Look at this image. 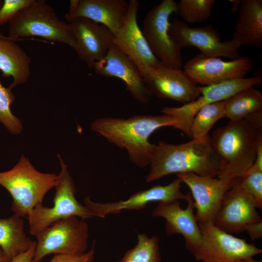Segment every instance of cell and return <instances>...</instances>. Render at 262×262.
<instances>
[{
	"instance_id": "9",
	"label": "cell",
	"mask_w": 262,
	"mask_h": 262,
	"mask_svg": "<svg viewBox=\"0 0 262 262\" xmlns=\"http://www.w3.org/2000/svg\"><path fill=\"white\" fill-rule=\"evenodd\" d=\"M177 13V2L163 0L146 14L141 31L153 54L163 64L175 69L183 66L181 49L168 33L169 18Z\"/></svg>"
},
{
	"instance_id": "13",
	"label": "cell",
	"mask_w": 262,
	"mask_h": 262,
	"mask_svg": "<svg viewBox=\"0 0 262 262\" xmlns=\"http://www.w3.org/2000/svg\"><path fill=\"white\" fill-rule=\"evenodd\" d=\"M190 188L198 224L214 223L223 198L235 179L203 177L191 173L177 174Z\"/></svg>"
},
{
	"instance_id": "1",
	"label": "cell",
	"mask_w": 262,
	"mask_h": 262,
	"mask_svg": "<svg viewBox=\"0 0 262 262\" xmlns=\"http://www.w3.org/2000/svg\"><path fill=\"white\" fill-rule=\"evenodd\" d=\"M262 110L244 119L229 121L211 136V146L220 162L218 178L243 177L253 164L262 141Z\"/></svg>"
},
{
	"instance_id": "32",
	"label": "cell",
	"mask_w": 262,
	"mask_h": 262,
	"mask_svg": "<svg viewBox=\"0 0 262 262\" xmlns=\"http://www.w3.org/2000/svg\"><path fill=\"white\" fill-rule=\"evenodd\" d=\"M95 241L88 251L80 254L55 255L49 262H93L95 255Z\"/></svg>"
},
{
	"instance_id": "4",
	"label": "cell",
	"mask_w": 262,
	"mask_h": 262,
	"mask_svg": "<svg viewBox=\"0 0 262 262\" xmlns=\"http://www.w3.org/2000/svg\"><path fill=\"white\" fill-rule=\"evenodd\" d=\"M58 175L37 170L29 159L22 154L11 169L0 172V185L11 194V210L21 217L42 204L46 194L55 187Z\"/></svg>"
},
{
	"instance_id": "6",
	"label": "cell",
	"mask_w": 262,
	"mask_h": 262,
	"mask_svg": "<svg viewBox=\"0 0 262 262\" xmlns=\"http://www.w3.org/2000/svg\"><path fill=\"white\" fill-rule=\"evenodd\" d=\"M57 156L61 170L54 187L53 206L48 207L42 204L38 205L27 217L30 233L35 237L45 228L63 219L71 216L80 217L82 219L92 217L85 205L76 199L77 189L69 175L67 166L60 155Z\"/></svg>"
},
{
	"instance_id": "37",
	"label": "cell",
	"mask_w": 262,
	"mask_h": 262,
	"mask_svg": "<svg viewBox=\"0 0 262 262\" xmlns=\"http://www.w3.org/2000/svg\"><path fill=\"white\" fill-rule=\"evenodd\" d=\"M1 3V0H0V8ZM7 37L8 36H4L3 34H2V33H1L0 32V38H7Z\"/></svg>"
},
{
	"instance_id": "11",
	"label": "cell",
	"mask_w": 262,
	"mask_h": 262,
	"mask_svg": "<svg viewBox=\"0 0 262 262\" xmlns=\"http://www.w3.org/2000/svg\"><path fill=\"white\" fill-rule=\"evenodd\" d=\"M260 77L239 78L219 83L199 87L200 95L196 100L179 107H165L161 112L176 118V129L191 138L190 127L197 112L203 106L224 101L246 88L262 83Z\"/></svg>"
},
{
	"instance_id": "10",
	"label": "cell",
	"mask_w": 262,
	"mask_h": 262,
	"mask_svg": "<svg viewBox=\"0 0 262 262\" xmlns=\"http://www.w3.org/2000/svg\"><path fill=\"white\" fill-rule=\"evenodd\" d=\"M168 33L181 49L193 46L209 57H224L231 60L239 58L242 46L233 40L222 41L219 33L212 26L190 27L185 22L174 18L170 22Z\"/></svg>"
},
{
	"instance_id": "25",
	"label": "cell",
	"mask_w": 262,
	"mask_h": 262,
	"mask_svg": "<svg viewBox=\"0 0 262 262\" xmlns=\"http://www.w3.org/2000/svg\"><path fill=\"white\" fill-rule=\"evenodd\" d=\"M226 117L229 121L244 119L262 110V93L253 86L246 88L225 100Z\"/></svg>"
},
{
	"instance_id": "23",
	"label": "cell",
	"mask_w": 262,
	"mask_h": 262,
	"mask_svg": "<svg viewBox=\"0 0 262 262\" xmlns=\"http://www.w3.org/2000/svg\"><path fill=\"white\" fill-rule=\"evenodd\" d=\"M31 59L15 41L0 38V70L5 78L11 77V89L26 82L29 78Z\"/></svg>"
},
{
	"instance_id": "34",
	"label": "cell",
	"mask_w": 262,
	"mask_h": 262,
	"mask_svg": "<svg viewBox=\"0 0 262 262\" xmlns=\"http://www.w3.org/2000/svg\"><path fill=\"white\" fill-rule=\"evenodd\" d=\"M35 246L36 241L29 249L16 256L10 262H34Z\"/></svg>"
},
{
	"instance_id": "22",
	"label": "cell",
	"mask_w": 262,
	"mask_h": 262,
	"mask_svg": "<svg viewBox=\"0 0 262 262\" xmlns=\"http://www.w3.org/2000/svg\"><path fill=\"white\" fill-rule=\"evenodd\" d=\"M232 39L241 46H262V0L241 1L239 16Z\"/></svg>"
},
{
	"instance_id": "3",
	"label": "cell",
	"mask_w": 262,
	"mask_h": 262,
	"mask_svg": "<svg viewBox=\"0 0 262 262\" xmlns=\"http://www.w3.org/2000/svg\"><path fill=\"white\" fill-rule=\"evenodd\" d=\"M146 176L147 182L173 173H191L203 177H217L220 162L213 150L211 136L178 145L160 141L155 145Z\"/></svg>"
},
{
	"instance_id": "15",
	"label": "cell",
	"mask_w": 262,
	"mask_h": 262,
	"mask_svg": "<svg viewBox=\"0 0 262 262\" xmlns=\"http://www.w3.org/2000/svg\"><path fill=\"white\" fill-rule=\"evenodd\" d=\"M181 183L177 178L167 185H157L138 191L125 200L108 203L95 202L88 196L84 198V202L92 217L104 218L109 214L120 213L123 210H141L152 202L187 200L190 192L187 194L182 193L180 191Z\"/></svg>"
},
{
	"instance_id": "19",
	"label": "cell",
	"mask_w": 262,
	"mask_h": 262,
	"mask_svg": "<svg viewBox=\"0 0 262 262\" xmlns=\"http://www.w3.org/2000/svg\"><path fill=\"white\" fill-rule=\"evenodd\" d=\"M95 73L105 77L122 80L132 97L142 103H147L152 94L147 87L136 65L114 44L106 55L95 63Z\"/></svg>"
},
{
	"instance_id": "16",
	"label": "cell",
	"mask_w": 262,
	"mask_h": 262,
	"mask_svg": "<svg viewBox=\"0 0 262 262\" xmlns=\"http://www.w3.org/2000/svg\"><path fill=\"white\" fill-rule=\"evenodd\" d=\"M253 197L237 183L225 194L214 224L229 234H239L249 225L262 221Z\"/></svg>"
},
{
	"instance_id": "35",
	"label": "cell",
	"mask_w": 262,
	"mask_h": 262,
	"mask_svg": "<svg viewBox=\"0 0 262 262\" xmlns=\"http://www.w3.org/2000/svg\"><path fill=\"white\" fill-rule=\"evenodd\" d=\"M0 262H10L3 250L0 246Z\"/></svg>"
},
{
	"instance_id": "21",
	"label": "cell",
	"mask_w": 262,
	"mask_h": 262,
	"mask_svg": "<svg viewBox=\"0 0 262 262\" xmlns=\"http://www.w3.org/2000/svg\"><path fill=\"white\" fill-rule=\"evenodd\" d=\"M129 2L125 0H71L65 18L69 22L84 17L100 23L115 34L127 18Z\"/></svg>"
},
{
	"instance_id": "31",
	"label": "cell",
	"mask_w": 262,
	"mask_h": 262,
	"mask_svg": "<svg viewBox=\"0 0 262 262\" xmlns=\"http://www.w3.org/2000/svg\"><path fill=\"white\" fill-rule=\"evenodd\" d=\"M34 0H4L0 8V25L9 22L20 11Z\"/></svg>"
},
{
	"instance_id": "33",
	"label": "cell",
	"mask_w": 262,
	"mask_h": 262,
	"mask_svg": "<svg viewBox=\"0 0 262 262\" xmlns=\"http://www.w3.org/2000/svg\"><path fill=\"white\" fill-rule=\"evenodd\" d=\"M245 231L247 232L253 241L261 238L262 236V221L249 225L246 227Z\"/></svg>"
},
{
	"instance_id": "30",
	"label": "cell",
	"mask_w": 262,
	"mask_h": 262,
	"mask_svg": "<svg viewBox=\"0 0 262 262\" xmlns=\"http://www.w3.org/2000/svg\"><path fill=\"white\" fill-rule=\"evenodd\" d=\"M237 184L254 198L257 208L262 209V171L246 174L236 178Z\"/></svg>"
},
{
	"instance_id": "36",
	"label": "cell",
	"mask_w": 262,
	"mask_h": 262,
	"mask_svg": "<svg viewBox=\"0 0 262 262\" xmlns=\"http://www.w3.org/2000/svg\"><path fill=\"white\" fill-rule=\"evenodd\" d=\"M236 262H262V261H256V260H255L253 259H250V260H240V261H237Z\"/></svg>"
},
{
	"instance_id": "17",
	"label": "cell",
	"mask_w": 262,
	"mask_h": 262,
	"mask_svg": "<svg viewBox=\"0 0 262 262\" xmlns=\"http://www.w3.org/2000/svg\"><path fill=\"white\" fill-rule=\"evenodd\" d=\"M129 2L127 18L122 27L114 34L113 44L131 59L142 75L146 68L157 66L162 63L150 50L138 25L137 14L139 1L130 0Z\"/></svg>"
},
{
	"instance_id": "7",
	"label": "cell",
	"mask_w": 262,
	"mask_h": 262,
	"mask_svg": "<svg viewBox=\"0 0 262 262\" xmlns=\"http://www.w3.org/2000/svg\"><path fill=\"white\" fill-rule=\"evenodd\" d=\"M77 216L60 220L41 231L36 237L34 262L50 254L75 255L86 252L88 224Z\"/></svg>"
},
{
	"instance_id": "18",
	"label": "cell",
	"mask_w": 262,
	"mask_h": 262,
	"mask_svg": "<svg viewBox=\"0 0 262 262\" xmlns=\"http://www.w3.org/2000/svg\"><path fill=\"white\" fill-rule=\"evenodd\" d=\"M69 24L78 47L76 53L93 68L113 46L114 33L105 25L86 18H76Z\"/></svg>"
},
{
	"instance_id": "26",
	"label": "cell",
	"mask_w": 262,
	"mask_h": 262,
	"mask_svg": "<svg viewBox=\"0 0 262 262\" xmlns=\"http://www.w3.org/2000/svg\"><path fill=\"white\" fill-rule=\"evenodd\" d=\"M225 100L202 107L195 115L190 127L192 139H202L209 134L213 125L219 119L226 117Z\"/></svg>"
},
{
	"instance_id": "20",
	"label": "cell",
	"mask_w": 262,
	"mask_h": 262,
	"mask_svg": "<svg viewBox=\"0 0 262 262\" xmlns=\"http://www.w3.org/2000/svg\"><path fill=\"white\" fill-rule=\"evenodd\" d=\"M187 201L185 209L181 208L179 200L159 202L152 211V216L165 219V231L168 235H182L186 248L192 253L200 242L201 232L191 193Z\"/></svg>"
},
{
	"instance_id": "24",
	"label": "cell",
	"mask_w": 262,
	"mask_h": 262,
	"mask_svg": "<svg viewBox=\"0 0 262 262\" xmlns=\"http://www.w3.org/2000/svg\"><path fill=\"white\" fill-rule=\"evenodd\" d=\"M35 243L24 231L22 217L14 213L9 218H0V246L10 262Z\"/></svg>"
},
{
	"instance_id": "5",
	"label": "cell",
	"mask_w": 262,
	"mask_h": 262,
	"mask_svg": "<svg viewBox=\"0 0 262 262\" xmlns=\"http://www.w3.org/2000/svg\"><path fill=\"white\" fill-rule=\"evenodd\" d=\"M40 37L69 46L76 52L77 45L69 23L61 20L44 0H34L9 22L8 37L16 42Z\"/></svg>"
},
{
	"instance_id": "8",
	"label": "cell",
	"mask_w": 262,
	"mask_h": 262,
	"mask_svg": "<svg viewBox=\"0 0 262 262\" xmlns=\"http://www.w3.org/2000/svg\"><path fill=\"white\" fill-rule=\"evenodd\" d=\"M200 242L191 253L201 262H236L252 259L262 250L246 239L237 238L211 222L198 224Z\"/></svg>"
},
{
	"instance_id": "12",
	"label": "cell",
	"mask_w": 262,
	"mask_h": 262,
	"mask_svg": "<svg viewBox=\"0 0 262 262\" xmlns=\"http://www.w3.org/2000/svg\"><path fill=\"white\" fill-rule=\"evenodd\" d=\"M142 75L152 95L158 98L186 104L200 95L199 86L181 69L162 63L146 68Z\"/></svg>"
},
{
	"instance_id": "2",
	"label": "cell",
	"mask_w": 262,
	"mask_h": 262,
	"mask_svg": "<svg viewBox=\"0 0 262 262\" xmlns=\"http://www.w3.org/2000/svg\"><path fill=\"white\" fill-rule=\"evenodd\" d=\"M175 117L161 115H135L124 118L103 117L91 123V130L122 149H126L130 161L139 167L149 165L155 145L148 141L156 130L164 127L175 128Z\"/></svg>"
},
{
	"instance_id": "29",
	"label": "cell",
	"mask_w": 262,
	"mask_h": 262,
	"mask_svg": "<svg viewBox=\"0 0 262 262\" xmlns=\"http://www.w3.org/2000/svg\"><path fill=\"white\" fill-rule=\"evenodd\" d=\"M15 100L9 87H4L0 80V122L12 134L18 135L23 129L21 119L12 112L11 106Z\"/></svg>"
},
{
	"instance_id": "28",
	"label": "cell",
	"mask_w": 262,
	"mask_h": 262,
	"mask_svg": "<svg viewBox=\"0 0 262 262\" xmlns=\"http://www.w3.org/2000/svg\"><path fill=\"white\" fill-rule=\"evenodd\" d=\"M215 1L214 0H180L177 3V13L186 23L201 22L210 16Z\"/></svg>"
},
{
	"instance_id": "27",
	"label": "cell",
	"mask_w": 262,
	"mask_h": 262,
	"mask_svg": "<svg viewBox=\"0 0 262 262\" xmlns=\"http://www.w3.org/2000/svg\"><path fill=\"white\" fill-rule=\"evenodd\" d=\"M159 242L156 236L148 237L145 233L138 234L136 245L117 262H161Z\"/></svg>"
},
{
	"instance_id": "14",
	"label": "cell",
	"mask_w": 262,
	"mask_h": 262,
	"mask_svg": "<svg viewBox=\"0 0 262 262\" xmlns=\"http://www.w3.org/2000/svg\"><path fill=\"white\" fill-rule=\"evenodd\" d=\"M253 60L247 56L229 61L200 53L184 66V71L197 84L208 86L242 78L253 68Z\"/></svg>"
}]
</instances>
